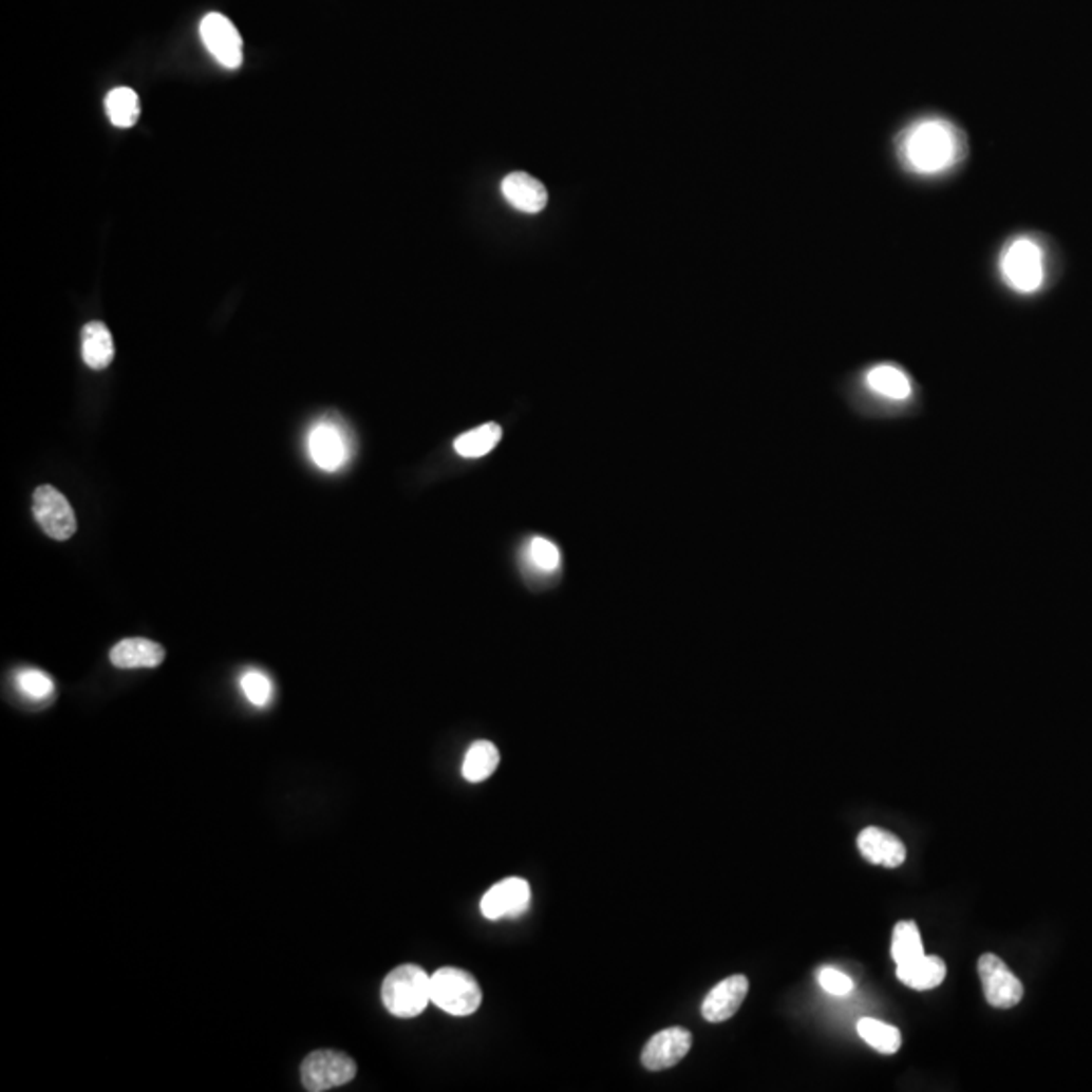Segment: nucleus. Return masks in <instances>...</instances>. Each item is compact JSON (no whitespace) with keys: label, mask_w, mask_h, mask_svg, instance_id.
<instances>
[{"label":"nucleus","mask_w":1092,"mask_h":1092,"mask_svg":"<svg viewBox=\"0 0 1092 1092\" xmlns=\"http://www.w3.org/2000/svg\"><path fill=\"white\" fill-rule=\"evenodd\" d=\"M897 154L908 172L939 176L965 161L967 140L949 119L930 116L904 128L897 138Z\"/></svg>","instance_id":"f257e3e1"},{"label":"nucleus","mask_w":1092,"mask_h":1092,"mask_svg":"<svg viewBox=\"0 0 1092 1092\" xmlns=\"http://www.w3.org/2000/svg\"><path fill=\"white\" fill-rule=\"evenodd\" d=\"M999 274L1003 284L1018 294L1038 291L1046 280L1044 251L1036 239L1014 238L1005 243L999 256Z\"/></svg>","instance_id":"f03ea898"},{"label":"nucleus","mask_w":1092,"mask_h":1092,"mask_svg":"<svg viewBox=\"0 0 1092 1092\" xmlns=\"http://www.w3.org/2000/svg\"><path fill=\"white\" fill-rule=\"evenodd\" d=\"M380 998L393 1016L415 1018L431 1001V977L419 965L395 967L382 981Z\"/></svg>","instance_id":"7ed1b4c3"},{"label":"nucleus","mask_w":1092,"mask_h":1092,"mask_svg":"<svg viewBox=\"0 0 1092 1092\" xmlns=\"http://www.w3.org/2000/svg\"><path fill=\"white\" fill-rule=\"evenodd\" d=\"M482 987L474 975L457 967H441L431 975V1003L452 1016H472L482 1005Z\"/></svg>","instance_id":"20e7f679"},{"label":"nucleus","mask_w":1092,"mask_h":1092,"mask_svg":"<svg viewBox=\"0 0 1092 1092\" xmlns=\"http://www.w3.org/2000/svg\"><path fill=\"white\" fill-rule=\"evenodd\" d=\"M300 1074L306 1091H333L357 1076V1062L338 1050H316L302 1062Z\"/></svg>","instance_id":"39448f33"},{"label":"nucleus","mask_w":1092,"mask_h":1092,"mask_svg":"<svg viewBox=\"0 0 1092 1092\" xmlns=\"http://www.w3.org/2000/svg\"><path fill=\"white\" fill-rule=\"evenodd\" d=\"M983 996L992 1008L1010 1010L1023 998V985L1014 972L994 953H983L977 963Z\"/></svg>","instance_id":"423d86ee"},{"label":"nucleus","mask_w":1092,"mask_h":1092,"mask_svg":"<svg viewBox=\"0 0 1092 1092\" xmlns=\"http://www.w3.org/2000/svg\"><path fill=\"white\" fill-rule=\"evenodd\" d=\"M33 514L43 532L55 541H68L77 530L72 504L53 486H41L35 490Z\"/></svg>","instance_id":"0eeeda50"},{"label":"nucleus","mask_w":1092,"mask_h":1092,"mask_svg":"<svg viewBox=\"0 0 1092 1092\" xmlns=\"http://www.w3.org/2000/svg\"><path fill=\"white\" fill-rule=\"evenodd\" d=\"M201 39L207 51L225 70H239L243 63V39L238 26L221 13H209L201 21Z\"/></svg>","instance_id":"6e6552de"},{"label":"nucleus","mask_w":1092,"mask_h":1092,"mask_svg":"<svg viewBox=\"0 0 1092 1092\" xmlns=\"http://www.w3.org/2000/svg\"><path fill=\"white\" fill-rule=\"evenodd\" d=\"M530 884L524 879H504L494 884L482 899V915L488 921L500 919H516L524 915L530 906Z\"/></svg>","instance_id":"1a4fd4ad"},{"label":"nucleus","mask_w":1092,"mask_h":1092,"mask_svg":"<svg viewBox=\"0 0 1092 1092\" xmlns=\"http://www.w3.org/2000/svg\"><path fill=\"white\" fill-rule=\"evenodd\" d=\"M308 448L314 464L324 472L340 470L351 457L349 439L344 431L331 419H324L318 426H314L309 433Z\"/></svg>","instance_id":"9d476101"},{"label":"nucleus","mask_w":1092,"mask_h":1092,"mask_svg":"<svg viewBox=\"0 0 1092 1092\" xmlns=\"http://www.w3.org/2000/svg\"><path fill=\"white\" fill-rule=\"evenodd\" d=\"M692 1048V1034L686 1028L674 1025L654 1034L643 1048L641 1062L647 1070H665L676 1067Z\"/></svg>","instance_id":"9b49d317"},{"label":"nucleus","mask_w":1092,"mask_h":1092,"mask_svg":"<svg viewBox=\"0 0 1092 1092\" xmlns=\"http://www.w3.org/2000/svg\"><path fill=\"white\" fill-rule=\"evenodd\" d=\"M749 994V979L745 975H731L714 985L711 994L702 1001L704 1020L720 1023L731 1020L740 1010Z\"/></svg>","instance_id":"f8f14e48"},{"label":"nucleus","mask_w":1092,"mask_h":1092,"mask_svg":"<svg viewBox=\"0 0 1092 1092\" xmlns=\"http://www.w3.org/2000/svg\"><path fill=\"white\" fill-rule=\"evenodd\" d=\"M858 848L870 864H879L886 868H899L906 860V846L903 840L874 826L860 831Z\"/></svg>","instance_id":"ddd939ff"},{"label":"nucleus","mask_w":1092,"mask_h":1092,"mask_svg":"<svg viewBox=\"0 0 1092 1092\" xmlns=\"http://www.w3.org/2000/svg\"><path fill=\"white\" fill-rule=\"evenodd\" d=\"M504 199L523 213L536 214L545 211L548 203L546 187L526 172H512L502 181Z\"/></svg>","instance_id":"4468645a"},{"label":"nucleus","mask_w":1092,"mask_h":1092,"mask_svg":"<svg viewBox=\"0 0 1092 1092\" xmlns=\"http://www.w3.org/2000/svg\"><path fill=\"white\" fill-rule=\"evenodd\" d=\"M165 647L161 643L144 638H128L112 647L110 662L121 670L156 667L165 662Z\"/></svg>","instance_id":"2eb2a0df"},{"label":"nucleus","mask_w":1092,"mask_h":1092,"mask_svg":"<svg viewBox=\"0 0 1092 1092\" xmlns=\"http://www.w3.org/2000/svg\"><path fill=\"white\" fill-rule=\"evenodd\" d=\"M947 975V965L937 955H923L910 963L897 965V977L903 981L906 987H912L917 992L933 990L943 983Z\"/></svg>","instance_id":"dca6fc26"},{"label":"nucleus","mask_w":1092,"mask_h":1092,"mask_svg":"<svg viewBox=\"0 0 1092 1092\" xmlns=\"http://www.w3.org/2000/svg\"><path fill=\"white\" fill-rule=\"evenodd\" d=\"M81 357L83 362L94 369L101 371L108 369L114 360V340L112 333L103 322H90L81 331Z\"/></svg>","instance_id":"f3484780"},{"label":"nucleus","mask_w":1092,"mask_h":1092,"mask_svg":"<svg viewBox=\"0 0 1092 1092\" xmlns=\"http://www.w3.org/2000/svg\"><path fill=\"white\" fill-rule=\"evenodd\" d=\"M866 387L884 399L904 401L912 393V382L903 369L895 364H877L866 373Z\"/></svg>","instance_id":"a211bd4d"},{"label":"nucleus","mask_w":1092,"mask_h":1092,"mask_svg":"<svg viewBox=\"0 0 1092 1092\" xmlns=\"http://www.w3.org/2000/svg\"><path fill=\"white\" fill-rule=\"evenodd\" d=\"M500 765V751L490 740H475L462 765V775L470 784L486 782Z\"/></svg>","instance_id":"6ab92c4d"},{"label":"nucleus","mask_w":1092,"mask_h":1092,"mask_svg":"<svg viewBox=\"0 0 1092 1092\" xmlns=\"http://www.w3.org/2000/svg\"><path fill=\"white\" fill-rule=\"evenodd\" d=\"M500 439H502V428L498 423H486V426H479L468 433H462L455 439L453 448L462 457L475 459V457H484L492 452L498 446Z\"/></svg>","instance_id":"aec40b11"},{"label":"nucleus","mask_w":1092,"mask_h":1092,"mask_svg":"<svg viewBox=\"0 0 1092 1092\" xmlns=\"http://www.w3.org/2000/svg\"><path fill=\"white\" fill-rule=\"evenodd\" d=\"M858 1034L866 1044L879 1050L880 1054H897L903 1044V1034L899 1028L874 1018H862L858 1021Z\"/></svg>","instance_id":"412c9836"},{"label":"nucleus","mask_w":1092,"mask_h":1092,"mask_svg":"<svg viewBox=\"0 0 1092 1092\" xmlns=\"http://www.w3.org/2000/svg\"><path fill=\"white\" fill-rule=\"evenodd\" d=\"M106 112L116 128H132L140 118V99L132 88H114L106 97Z\"/></svg>","instance_id":"4be33fe9"},{"label":"nucleus","mask_w":1092,"mask_h":1092,"mask_svg":"<svg viewBox=\"0 0 1092 1092\" xmlns=\"http://www.w3.org/2000/svg\"><path fill=\"white\" fill-rule=\"evenodd\" d=\"M892 959L897 965H904V963H910L919 957L925 955V947H923V939H921V933H919V926L915 921H901L895 926V933H892Z\"/></svg>","instance_id":"5701e85b"},{"label":"nucleus","mask_w":1092,"mask_h":1092,"mask_svg":"<svg viewBox=\"0 0 1092 1092\" xmlns=\"http://www.w3.org/2000/svg\"><path fill=\"white\" fill-rule=\"evenodd\" d=\"M17 686L23 692L26 698L43 702L55 694V684L45 672L35 667H24L17 674Z\"/></svg>","instance_id":"b1692460"},{"label":"nucleus","mask_w":1092,"mask_h":1092,"mask_svg":"<svg viewBox=\"0 0 1092 1092\" xmlns=\"http://www.w3.org/2000/svg\"><path fill=\"white\" fill-rule=\"evenodd\" d=\"M528 563L539 572H554L561 565V550L548 539L536 536L528 545Z\"/></svg>","instance_id":"393cba45"},{"label":"nucleus","mask_w":1092,"mask_h":1092,"mask_svg":"<svg viewBox=\"0 0 1092 1092\" xmlns=\"http://www.w3.org/2000/svg\"><path fill=\"white\" fill-rule=\"evenodd\" d=\"M241 689L243 694L247 696V700L256 707H267L271 702V694H274V686H271V680L260 672V670H247L243 676H241Z\"/></svg>","instance_id":"a878e982"},{"label":"nucleus","mask_w":1092,"mask_h":1092,"mask_svg":"<svg viewBox=\"0 0 1092 1092\" xmlns=\"http://www.w3.org/2000/svg\"><path fill=\"white\" fill-rule=\"evenodd\" d=\"M820 983L822 987L831 994V996H844V994H850L852 987H854V981L842 972L833 969V967H824L820 972Z\"/></svg>","instance_id":"bb28decb"}]
</instances>
